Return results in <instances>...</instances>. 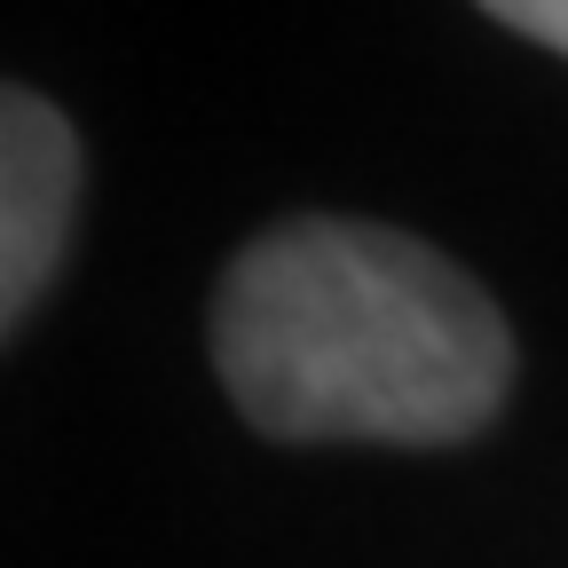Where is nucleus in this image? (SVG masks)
I'll list each match as a JSON object with an SVG mask.
<instances>
[{
	"label": "nucleus",
	"mask_w": 568,
	"mask_h": 568,
	"mask_svg": "<svg viewBox=\"0 0 568 568\" xmlns=\"http://www.w3.org/2000/svg\"><path fill=\"white\" fill-rule=\"evenodd\" d=\"M489 17L514 24V32H529L537 48H560L568 55V0H497Z\"/></svg>",
	"instance_id": "7ed1b4c3"
},
{
	"label": "nucleus",
	"mask_w": 568,
	"mask_h": 568,
	"mask_svg": "<svg viewBox=\"0 0 568 568\" xmlns=\"http://www.w3.org/2000/svg\"><path fill=\"white\" fill-rule=\"evenodd\" d=\"M71 213H80V134L48 95L9 88L0 103V316L9 332L55 284Z\"/></svg>",
	"instance_id": "f03ea898"
},
{
	"label": "nucleus",
	"mask_w": 568,
	"mask_h": 568,
	"mask_svg": "<svg viewBox=\"0 0 568 568\" xmlns=\"http://www.w3.org/2000/svg\"><path fill=\"white\" fill-rule=\"evenodd\" d=\"M213 364L276 443H458L514 387L489 293L379 222H276L213 293Z\"/></svg>",
	"instance_id": "f257e3e1"
}]
</instances>
